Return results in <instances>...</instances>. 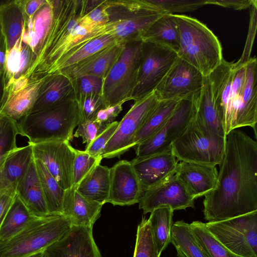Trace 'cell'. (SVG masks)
<instances>
[{"label":"cell","instance_id":"3","mask_svg":"<svg viewBox=\"0 0 257 257\" xmlns=\"http://www.w3.org/2000/svg\"><path fill=\"white\" fill-rule=\"evenodd\" d=\"M83 122L76 99L29 113L17 121L19 135L34 144L51 141H71L74 129Z\"/></svg>","mask_w":257,"mask_h":257},{"label":"cell","instance_id":"13","mask_svg":"<svg viewBox=\"0 0 257 257\" xmlns=\"http://www.w3.org/2000/svg\"><path fill=\"white\" fill-rule=\"evenodd\" d=\"M204 77L195 67L178 57L154 92L159 101L181 100L199 92Z\"/></svg>","mask_w":257,"mask_h":257},{"label":"cell","instance_id":"27","mask_svg":"<svg viewBox=\"0 0 257 257\" xmlns=\"http://www.w3.org/2000/svg\"><path fill=\"white\" fill-rule=\"evenodd\" d=\"M0 23L8 53L23 33L24 16L21 0L0 2Z\"/></svg>","mask_w":257,"mask_h":257},{"label":"cell","instance_id":"34","mask_svg":"<svg viewBox=\"0 0 257 257\" xmlns=\"http://www.w3.org/2000/svg\"><path fill=\"white\" fill-rule=\"evenodd\" d=\"M34 160L49 214L62 215L63 202L65 190L61 188L40 161L35 159Z\"/></svg>","mask_w":257,"mask_h":257},{"label":"cell","instance_id":"9","mask_svg":"<svg viewBox=\"0 0 257 257\" xmlns=\"http://www.w3.org/2000/svg\"><path fill=\"white\" fill-rule=\"evenodd\" d=\"M205 224L209 231L235 254L257 257V211Z\"/></svg>","mask_w":257,"mask_h":257},{"label":"cell","instance_id":"45","mask_svg":"<svg viewBox=\"0 0 257 257\" xmlns=\"http://www.w3.org/2000/svg\"><path fill=\"white\" fill-rule=\"evenodd\" d=\"M118 123V121H114L108 125L90 144L86 146L84 151L93 157H102V151L106 144L114 134Z\"/></svg>","mask_w":257,"mask_h":257},{"label":"cell","instance_id":"11","mask_svg":"<svg viewBox=\"0 0 257 257\" xmlns=\"http://www.w3.org/2000/svg\"><path fill=\"white\" fill-rule=\"evenodd\" d=\"M142 56L136 86L131 100L138 101L154 91L178 58L167 47L142 41Z\"/></svg>","mask_w":257,"mask_h":257},{"label":"cell","instance_id":"14","mask_svg":"<svg viewBox=\"0 0 257 257\" xmlns=\"http://www.w3.org/2000/svg\"><path fill=\"white\" fill-rule=\"evenodd\" d=\"M31 145L34 158L45 165L61 188L66 190L72 187L75 149L69 142L51 141Z\"/></svg>","mask_w":257,"mask_h":257},{"label":"cell","instance_id":"43","mask_svg":"<svg viewBox=\"0 0 257 257\" xmlns=\"http://www.w3.org/2000/svg\"><path fill=\"white\" fill-rule=\"evenodd\" d=\"M77 101L83 122L88 120H93L98 111L106 107L102 95H89L79 98Z\"/></svg>","mask_w":257,"mask_h":257},{"label":"cell","instance_id":"21","mask_svg":"<svg viewBox=\"0 0 257 257\" xmlns=\"http://www.w3.org/2000/svg\"><path fill=\"white\" fill-rule=\"evenodd\" d=\"M102 206L84 197L73 186L65 191L62 215L67 217L72 225L92 228L100 216Z\"/></svg>","mask_w":257,"mask_h":257},{"label":"cell","instance_id":"22","mask_svg":"<svg viewBox=\"0 0 257 257\" xmlns=\"http://www.w3.org/2000/svg\"><path fill=\"white\" fill-rule=\"evenodd\" d=\"M123 44L116 43L107 47L60 73L72 79L86 75L104 78L118 59Z\"/></svg>","mask_w":257,"mask_h":257},{"label":"cell","instance_id":"15","mask_svg":"<svg viewBox=\"0 0 257 257\" xmlns=\"http://www.w3.org/2000/svg\"><path fill=\"white\" fill-rule=\"evenodd\" d=\"M195 200L174 174L143 192L138 203L145 214L163 207L174 211L194 208Z\"/></svg>","mask_w":257,"mask_h":257},{"label":"cell","instance_id":"37","mask_svg":"<svg viewBox=\"0 0 257 257\" xmlns=\"http://www.w3.org/2000/svg\"><path fill=\"white\" fill-rule=\"evenodd\" d=\"M190 226L197 241L210 257H241L220 243L209 231L205 223L194 221Z\"/></svg>","mask_w":257,"mask_h":257},{"label":"cell","instance_id":"48","mask_svg":"<svg viewBox=\"0 0 257 257\" xmlns=\"http://www.w3.org/2000/svg\"><path fill=\"white\" fill-rule=\"evenodd\" d=\"M16 196V191L12 189L0 191V227Z\"/></svg>","mask_w":257,"mask_h":257},{"label":"cell","instance_id":"40","mask_svg":"<svg viewBox=\"0 0 257 257\" xmlns=\"http://www.w3.org/2000/svg\"><path fill=\"white\" fill-rule=\"evenodd\" d=\"M73 166V186L76 188L101 162L102 157H95L85 151L75 149Z\"/></svg>","mask_w":257,"mask_h":257},{"label":"cell","instance_id":"35","mask_svg":"<svg viewBox=\"0 0 257 257\" xmlns=\"http://www.w3.org/2000/svg\"><path fill=\"white\" fill-rule=\"evenodd\" d=\"M34 217L16 194L0 227V241L14 236Z\"/></svg>","mask_w":257,"mask_h":257},{"label":"cell","instance_id":"30","mask_svg":"<svg viewBox=\"0 0 257 257\" xmlns=\"http://www.w3.org/2000/svg\"><path fill=\"white\" fill-rule=\"evenodd\" d=\"M42 82L29 85L8 95L1 110L18 121L29 113L39 95Z\"/></svg>","mask_w":257,"mask_h":257},{"label":"cell","instance_id":"51","mask_svg":"<svg viewBox=\"0 0 257 257\" xmlns=\"http://www.w3.org/2000/svg\"><path fill=\"white\" fill-rule=\"evenodd\" d=\"M4 160L2 162L0 163V191L3 189H7V188H5V187H4L3 180V176H2V168H3V164Z\"/></svg>","mask_w":257,"mask_h":257},{"label":"cell","instance_id":"19","mask_svg":"<svg viewBox=\"0 0 257 257\" xmlns=\"http://www.w3.org/2000/svg\"><path fill=\"white\" fill-rule=\"evenodd\" d=\"M175 174L196 199L214 188L218 171L216 166L182 161L178 163Z\"/></svg>","mask_w":257,"mask_h":257},{"label":"cell","instance_id":"4","mask_svg":"<svg viewBox=\"0 0 257 257\" xmlns=\"http://www.w3.org/2000/svg\"><path fill=\"white\" fill-rule=\"evenodd\" d=\"M180 33L178 57L208 76L221 63L222 47L214 33L204 24L191 17L175 14Z\"/></svg>","mask_w":257,"mask_h":257},{"label":"cell","instance_id":"16","mask_svg":"<svg viewBox=\"0 0 257 257\" xmlns=\"http://www.w3.org/2000/svg\"><path fill=\"white\" fill-rule=\"evenodd\" d=\"M109 182L107 203L119 206L139 203L142 188L130 161L120 160L109 168Z\"/></svg>","mask_w":257,"mask_h":257},{"label":"cell","instance_id":"38","mask_svg":"<svg viewBox=\"0 0 257 257\" xmlns=\"http://www.w3.org/2000/svg\"><path fill=\"white\" fill-rule=\"evenodd\" d=\"M160 255L150 223L143 217L138 226L134 257H160Z\"/></svg>","mask_w":257,"mask_h":257},{"label":"cell","instance_id":"47","mask_svg":"<svg viewBox=\"0 0 257 257\" xmlns=\"http://www.w3.org/2000/svg\"><path fill=\"white\" fill-rule=\"evenodd\" d=\"M124 102H120L114 105L106 107L98 111L94 119L101 123L109 125L114 121V119L122 110Z\"/></svg>","mask_w":257,"mask_h":257},{"label":"cell","instance_id":"10","mask_svg":"<svg viewBox=\"0 0 257 257\" xmlns=\"http://www.w3.org/2000/svg\"><path fill=\"white\" fill-rule=\"evenodd\" d=\"M200 92L180 100L172 114L160 129L134 147L135 158L148 157L172 147L173 143L182 135L194 119L196 102Z\"/></svg>","mask_w":257,"mask_h":257},{"label":"cell","instance_id":"33","mask_svg":"<svg viewBox=\"0 0 257 257\" xmlns=\"http://www.w3.org/2000/svg\"><path fill=\"white\" fill-rule=\"evenodd\" d=\"M180 100L159 101L141 126L134 141V148L145 141L163 125L175 109Z\"/></svg>","mask_w":257,"mask_h":257},{"label":"cell","instance_id":"2","mask_svg":"<svg viewBox=\"0 0 257 257\" xmlns=\"http://www.w3.org/2000/svg\"><path fill=\"white\" fill-rule=\"evenodd\" d=\"M52 21L25 74L14 83L17 89L42 82L62 58L91 40L106 35L84 14V0H50Z\"/></svg>","mask_w":257,"mask_h":257},{"label":"cell","instance_id":"17","mask_svg":"<svg viewBox=\"0 0 257 257\" xmlns=\"http://www.w3.org/2000/svg\"><path fill=\"white\" fill-rule=\"evenodd\" d=\"M43 257H102L92 235V228L72 225L59 240L44 251Z\"/></svg>","mask_w":257,"mask_h":257},{"label":"cell","instance_id":"29","mask_svg":"<svg viewBox=\"0 0 257 257\" xmlns=\"http://www.w3.org/2000/svg\"><path fill=\"white\" fill-rule=\"evenodd\" d=\"M109 186V168L99 164L75 189L86 198L103 205L107 203Z\"/></svg>","mask_w":257,"mask_h":257},{"label":"cell","instance_id":"46","mask_svg":"<svg viewBox=\"0 0 257 257\" xmlns=\"http://www.w3.org/2000/svg\"><path fill=\"white\" fill-rule=\"evenodd\" d=\"M6 43L0 23V109L4 102L6 95Z\"/></svg>","mask_w":257,"mask_h":257},{"label":"cell","instance_id":"50","mask_svg":"<svg viewBox=\"0 0 257 257\" xmlns=\"http://www.w3.org/2000/svg\"><path fill=\"white\" fill-rule=\"evenodd\" d=\"M46 0H21L24 15L30 18L33 16Z\"/></svg>","mask_w":257,"mask_h":257},{"label":"cell","instance_id":"18","mask_svg":"<svg viewBox=\"0 0 257 257\" xmlns=\"http://www.w3.org/2000/svg\"><path fill=\"white\" fill-rule=\"evenodd\" d=\"M139 179L142 193L175 173L178 161L172 147L163 152L130 161Z\"/></svg>","mask_w":257,"mask_h":257},{"label":"cell","instance_id":"7","mask_svg":"<svg viewBox=\"0 0 257 257\" xmlns=\"http://www.w3.org/2000/svg\"><path fill=\"white\" fill-rule=\"evenodd\" d=\"M225 137L209 131L195 117L182 135L173 143L172 150L178 161L216 166L220 165L224 156Z\"/></svg>","mask_w":257,"mask_h":257},{"label":"cell","instance_id":"6","mask_svg":"<svg viewBox=\"0 0 257 257\" xmlns=\"http://www.w3.org/2000/svg\"><path fill=\"white\" fill-rule=\"evenodd\" d=\"M72 226L64 215L34 217L14 236L0 241V257H28L43 252Z\"/></svg>","mask_w":257,"mask_h":257},{"label":"cell","instance_id":"12","mask_svg":"<svg viewBox=\"0 0 257 257\" xmlns=\"http://www.w3.org/2000/svg\"><path fill=\"white\" fill-rule=\"evenodd\" d=\"M159 101L154 92L135 101L105 145L101 154L102 158L119 157L134 148L136 135Z\"/></svg>","mask_w":257,"mask_h":257},{"label":"cell","instance_id":"24","mask_svg":"<svg viewBox=\"0 0 257 257\" xmlns=\"http://www.w3.org/2000/svg\"><path fill=\"white\" fill-rule=\"evenodd\" d=\"M256 66V57L250 58L245 63L246 78L242 101L235 123V130L249 126L253 129L255 136L257 122Z\"/></svg>","mask_w":257,"mask_h":257},{"label":"cell","instance_id":"52","mask_svg":"<svg viewBox=\"0 0 257 257\" xmlns=\"http://www.w3.org/2000/svg\"><path fill=\"white\" fill-rule=\"evenodd\" d=\"M28 257H43V251L33 254Z\"/></svg>","mask_w":257,"mask_h":257},{"label":"cell","instance_id":"25","mask_svg":"<svg viewBox=\"0 0 257 257\" xmlns=\"http://www.w3.org/2000/svg\"><path fill=\"white\" fill-rule=\"evenodd\" d=\"M195 118L209 131L225 137L222 112L216 103L207 76L196 102Z\"/></svg>","mask_w":257,"mask_h":257},{"label":"cell","instance_id":"1","mask_svg":"<svg viewBox=\"0 0 257 257\" xmlns=\"http://www.w3.org/2000/svg\"><path fill=\"white\" fill-rule=\"evenodd\" d=\"M214 188L203 200L204 218L225 220L257 211V143L238 129L225 137Z\"/></svg>","mask_w":257,"mask_h":257},{"label":"cell","instance_id":"8","mask_svg":"<svg viewBox=\"0 0 257 257\" xmlns=\"http://www.w3.org/2000/svg\"><path fill=\"white\" fill-rule=\"evenodd\" d=\"M142 42L124 43L118 59L103 78L101 95L106 107L131 100L141 62Z\"/></svg>","mask_w":257,"mask_h":257},{"label":"cell","instance_id":"5","mask_svg":"<svg viewBox=\"0 0 257 257\" xmlns=\"http://www.w3.org/2000/svg\"><path fill=\"white\" fill-rule=\"evenodd\" d=\"M106 31L121 43L142 40L149 27L167 14L148 0H105Z\"/></svg>","mask_w":257,"mask_h":257},{"label":"cell","instance_id":"32","mask_svg":"<svg viewBox=\"0 0 257 257\" xmlns=\"http://www.w3.org/2000/svg\"><path fill=\"white\" fill-rule=\"evenodd\" d=\"M171 243L178 257H210L197 241L190 224L182 220L173 224Z\"/></svg>","mask_w":257,"mask_h":257},{"label":"cell","instance_id":"28","mask_svg":"<svg viewBox=\"0 0 257 257\" xmlns=\"http://www.w3.org/2000/svg\"><path fill=\"white\" fill-rule=\"evenodd\" d=\"M142 40L167 47L177 52L180 33L175 15L166 14L160 17L147 30Z\"/></svg>","mask_w":257,"mask_h":257},{"label":"cell","instance_id":"36","mask_svg":"<svg viewBox=\"0 0 257 257\" xmlns=\"http://www.w3.org/2000/svg\"><path fill=\"white\" fill-rule=\"evenodd\" d=\"M174 210L169 207L159 208L151 212L148 219L160 253L171 243Z\"/></svg>","mask_w":257,"mask_h":257},{"label":"cell","instance_id":"20","mask_svg":"<svg viewBox=\"0 0 257 257\" xmlns=\"http://www.w3.org/2000/svg\"><path fill=\"white\" fill-rule=\"evenodd\" d=\"M75 99L76 93L74 80L61 73L51 75L42 81L38 96L29 113Z\"/></svg>","mask_w":257,"mask_h":257},{"label":"cell","instance_id":"26","mask_svg":"<svg viewBox=\"0 0 257 257\" xmlns=\"http://www.w3.org/2000/svg\"><path fill=\"white\" fill-rule=\"evenodd\" d=\"M34 160L32 146L30 144L9 153L4 160L2 168L5 188L16 191L18 183L26 174Z\"/></svg>","mask_w":257,"mask_h":257},{"label":"cell","instance_id":"39","mask_svg":"<svg viewBox=\"0 0 257 257\" xmlns=\"http://www.w3.org/2000/svg\"><path fill=\"white\" fill-rule=\"evenodd\" d=\"M19 135L17 121L6 115L0 109V163L16 148Z\"/></svg>","mask_w":257,"mask_h":257},{"label":"cell","instance_id":"23","mask_svg":"<svg viewBox=\"0 0 257 257\" xmlns=\"http://www.w3.org/2000/svg\"><path fill=\"white\" fill-rule=\"evenodd\" d=\"M16 194L32 215L44 217L50 215L42 190L35 160L28 172L18 183Z\"/></svg>","mask_w":257,"mask_h":257},{"label":"cell","instance_id":"42","mask_svg":"<svg viewBox=\"0 0 257 257\" xmlns=\"http://www.w3.org/2000/svg\"><path fill=\"white\" fill-rule=\"evenodd\" d=\"M77 100L92 94L101 95L103 78L94 75H83L74 79Z\"/></svg>","mask_w":257,"mask_h":257},{"label":"cell","instance_id":"49","mask_svg":"<svg viewBox=\"0 0 257 257\" xmlns=\"http://www.w3.org/2000/svg\"><path fill=\"white\" fill-rule=\"evenodd\" d=\"M254 0H206V5H213L236 10L249 8Z\"/></svg>","mask_w":257,"mask_h":257},{"label":"cell","instance_id":"41","mask_svg":"<svg viewBox=\"0 0 257 257\" xmlns=\"http://www.w3.org/2000/svg\"><path fill=\"white\" fill-rule=\"evenodd\" d=\"M167 14L193 12L206 5V0H148Z\"/></svg>","mask_w":257,"mask_h":257},{"label":"cell","instance_id":"44","mask_svg":"<svg viewBox=\"0 0 257 257\" xmlns=\"http://www.w3.org/2000/svg\"><path fill=\"white\" fill-rule=\"evenodd\" d=\"M108 125L95 120H88L80 123L73 135L76 138L81 137L82 143L87 145L90 144Z\"/></svg>","mask_w":257,"mask_h":257},{"label":"cell","instance_id":"31","mask_svg":"<svg viewBox=\"0 0 257 257\" xmlns=\"http://www.w3.org/2000/svg\"><path fill=\"white\" fill-rule=\"evenodd\" d=\"M119 43L121 42L118 41L115 37L109 34L96 37L60 59L55 65L46 77L60 73L101 50Z\"/></svg>","mask_w":257,"mask_h":257}]
</instances>
